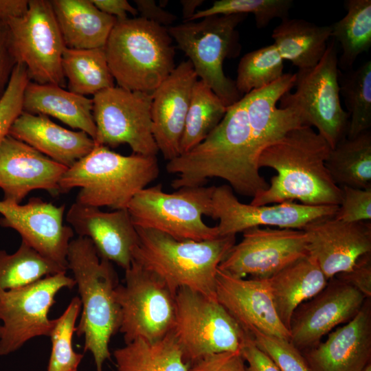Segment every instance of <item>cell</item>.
<instances>
[{
    "label": "cell",
    "mask_w": 371,
    "mask_h": 371,
    "mask_svg": "<svg viewBox=\"0 0 371 371\" xmlns=\"http://www.w3.org/2000/svg\"><path fill=\"white\" fill-rule=\"evenodd\" d=\"M80 310V298L74 297L61 315L54 319L49 335L52 349L47 371H78L84 355L75 352L72 338Z\"/></svg>",
    "instance_id": "38"
},
{
    "label": "cell",
    "mask_w": 371,
    "mask_h": 371,
    "mask_svg": "<svg viewBox=\"0 0 371 371\" xmlns=\"http://www.w3.org/2000/svg\"><path fill=\"white\" fill-rule=\"evenodd\" d=\"M367 299L344 280L337 277L330 279L321 292L293 313L289 341L301 352L314 347L335 327L353 319Z\"/></svg>",
    "instance_id": "18"
},
{
    "label": "cell",
    "mask_w": 371,
    "mask_h": 371,
    "mask_svg": "<svg viewBox=\"0 0 371 371\" xmlns=\"http://www.w3.org/2000/svg\"><path fill=\"white\" fill-rule=\"evenodd\" d=\"M8 135L68 168L95 146L94 140L83 131L67 129L48 116L24 111L12 125Z\"/></svg>",
    "instance_id": "25"
},
{
    "label": "cell",
    "mask_w": 371,
    "mask_h": 371,
    "mask_svg": "<svg viewBox=\"0 0 371 371\" xmlns=\"http://www.w3.org/2000/svg\"><path fill=\"white\" fill-rule=\"evenodd\" d=\"M331 148L311 126L293 128L265 148L259 168L268 167L277 175L269 188L252 198L253 205L298 201L308 205H339L341 188L332 179L325 165Z\"/></svg>",
    "instance_id": "2"
},
{
    "label": "cell",
    "mask_w": 371,
    "mask_h": 371,
    "mask_svg": "<svg viewBox=\"0 0 371 371\" xmlns=\"http://www.w3.org/2000/svg\"><path fill=\"white\" fill-rule=\"evenodd\" d=\"M259 170L244 95L227 108L220 123L201 142L166 164L167 172L177 175L171 183L175 190L203 186L208 179L217 177L238 194L252 198L269 185Z\"/></svg>",
    "instance_id": "1"
},
{
    "label": "cell",
    "mask_w": 371,
    "mask_h": 371,
    "mask_svg": "<svg viewBox=\"0 0 371 371\" xmlns=\"http://www.w3.org/2000/svg\"><path fill=\"white\" fill-rule=\"evenodd\" d=\"M118 87L153 93L175 68L167 28L141 17L117 20L104 46Z\"/></svg>",
    "instance_id": "6"
},
{
    "label": "cell",
    "mask_w": 371,
    "mask_h": 371,
    "mask_svg": "<svg viewBox=\"0 0 371 371\" xmlns=\"http://www.w3.org/2000/svg\"><path fill=\"white\" fill-rule=\"evenodd\" d=\"M247 14L214 15L197 22L173 25L167 30L178 48L188 57L199 80L203 81L227 108L243 97L235 81L227 77L223 64L239 56L238 25Z\"/></svg>",
    "instance_id": "7"
},
{
    "label": "cell",
    "mask_w": 371,
    "mask_h": 371,
    "mask_svg": "<svg viewBox=\"0 0 371 371\" xmlns=\"http://www.w3.org/2000/svg\"><path fill=\"white\" fill-rule=\"evenodd\" d=\"M340 188L342 190V199L335 218L348 223L370 221L371 188Z\"/></svg>",
    "instance_id": "42"
},
{
    "label": "cell",
    "mask_w": 371,
    "mask_h": 371,
    "mask_svg": "<svg viewBox=\"0 0 371 371\" xmlns=\"http://www.w3.org/2000/svg\"><path fill=\"white\" fill-rule=\"evenodd\" d=\"M66 271L22 241L13 254L0 249V291L25 286L45 276Z\"/></svg>",
    "instance_id": "35"
},
{
    "label": "cell",
    "mask_w": 371,
    "mask_h": 371,
    "mask_svg": "<svg viewBox=\"0 0 371 371\" xmlns=\"http://www.w3.org/2000/svg\"><path fill=\"white\" fill-rule=\"evenodd\" d=\"M215 186L185 187L168 193L161 184L145 188L129 202L127 210L136 227L164 233L175 239L202 241L218 237L207 225Z\"/></svg>",
    "instance_id": "8"
},
{
    "label": "cell",
    "mask_w": 371,
    "mask_h": 371,
    "mask_svg": "<svg viewBox=\"0 0 371 371\" xmlns=\"http://www.w3.org/2000/svg\"><path fill=\"white\" fill-rule=\"evenodd\" d=\"M268 280L274 308L288 330L297 308L321 292L328 282L315 260L308 254Z\"/></svg>",
    "instance_id": "28"
},
{
    "label": "cell",
    "mask_w": 371,
    "mask_h": 371,
    "mask_svg": "<svg viewBox=\"0 0 371 371\" xmlns=\"http://www.w3.org/2000/svg\"><path fill=\"white\" fill-rule=\"evenodd\" d=\"M115 297L120 308L119 332L125 344L137 339L155 341L173 328L175 295L159 276L132 260L125 270L124 284H118Z\"/></svg>",
    "instance_id": "11"
},
{
    "label": "cell",
    "mask_w": 371,
    "mask_h": 371,
    "mask_svg": "<svg viewBox=\"0 0 371 371\" xmlns=\"http://www.w3.org/2000/svg\"><path fill=\"white\" fill-rule=\"evenodd\" d=\"M75 286L73 278L60 272L25 286L0 291V356L16 351L34 337H49L54 319L48 314L55 297L61 289Z\"/></svg>",
    "instance_id": "14"
},
{
    "label": "cell",
    "mask_w": 371,
    "mask_h": 371,
    "mask_svg": "<svg viewBox=\"0 0 371 371\" xmlns=\"http://www.w3.org/2000/svg\"><path fill=\"white\" fill-rule=\"evenodd\" d=\"M217 301L243 330L290 339V334L274 308L268 279L245 280L218 269L216 284Z\"/></svg>",
    "instance_id": "21"
},
{
    "label": "cell",
    "mask_w": 371,
    "mask_h": 371,
    "mask_svg": "<svg viewBox=\"0 0 371 371\" xmlns=\"http://www.w3.org/2000/svg\"><path fill=\"white\" fill-rule=\"evenodd\" d=\"M125 344L113 353L117 371H188L171 332L157 341L137 339Z\"/></svg>",
    "instance_id": "30"
},
{
    "label": "cell",
    "mask_w": 371,
    "mask_h": 371,
    "mask_svg": "<svg viewBox=\"0 0 371 371\" xmlns=\"http://www.w3.org/2000/svg\"><path fill=\"white\" fill-rule=\"evenodd\" d=\"M338 205H308L286 201L273 205L241 203L228 185L215 186L210 216L219 221L218 236H232L257 227L302 229L317 219L335 216Z\"/></svg>",
    "instance_id": "16"
},
{
    "label": "cell",
    "mask_w": 371,
    "mask_h": 371,
    "mask_svg": "<svg viewBox=\"0 0 371 371\" xmlns=\"http://www.w3.org/2000/svg\"><path fill=\"white\" fill-rule=\"evenodd\" d=\"M159 175L157 156L122 155L95 145L83 158L67 169L59 187L60 193L80 190L76 202L114 210L127 209L133 196Z\"/></svg>",
    "instance_id": "5"
},
{
    "label": "cell",
    "mask_w": 371,
    "mask_h": 371,
    "mask_svg": "<svg viewBox=\"0 0 371 371\" xmlns=\"http://www.w3.org/2000/svg\"><path fill=\"white\" fill-rule=\"evenodd\" d=\"M12 53L30 80L65 87L62 56L66 47L50 1L30 0L25 13L6 21Z\"/></svg>",
    "instance_id": "12"
},
{
    "label": "cell",
    "mask_w": 371,
    "mask_h": 371,
    "mask_svg": "<svg viewBox=\"0 0 371 371\" xmlns=\"http://www.w3.org/2000/svg\"><path fill=\"white\" fill-rule=\"evenodd\" d=\"M136 9L141 18L153 22L168 28L173 25L177 16L160 5L153 0H135Z\"/></svg>",
    "instance_id": "47"
},
{
    "label": "cell",
    "mask_w": 371,
    "mask_h": 371,
    "mask_svg": "<svg viewBox=\"0 0 371 371\" xmlns=\"http://www.w3.org/2000/svg\"><path fill=\"white\" fill-rule=\"evenodd\" d=\"M339 72L333 38L316 65L295 74V92L287 91L279 100L280 108L300 109L306 125L314 126L331 148L346 137L349 124V115L341 105Z\"/></svg>",
    "instance_id": "10"
},
{
    "label": "cell",
    "mask_w": 371,
    "mask_h": 371,
    "mask_svg": "<svg viewBox=\"0 0 371 371\" xmlns=\"http://www.w3.org/2000/svg\"><path fill=\"white\" fill-rule=\"evenodd\" d=\"M95 6L100 11L117 20L128 18V13L133 16L138 14L136 8L133 7L126 0H91Z\"/></svg>",
    "instance_id": "48"
},
{
    "label": "cell",
    "mask_w": 371,
    "mask_h": 371,
    "mask_svg": "<svg viewBox=\"0 0 371 371\" xmlns=\"http://www.w3.org/2000/svg\"><path fill=\"white\" fill-rule=\"evenodd\" d=\"M331 25H317L302 19H282L273 30L271 37L283 60L300 69L316 65L324 55Z\"/></svg>",
    "instance_id": "29"
},
{
    "label": "cell",
    "mask_w": 371,
    "mask_h": 371,
    "mask_svg": "<svg viewBox=\"0 0 371 371\" xmlns=\"http://www.w3.org/2000/svg\"><path fill=\"white\" fill-rule=\"evenodd\" d=\"M1 322H0V335H1Z\"/></svg>",
    "instance_id": "52"
},
{
    "label": "cell",
    "mask_w": 371,
    "mask_h": 371,
    "mask_svg": "<svg viewBox=\"0 0 371 371\" xmlns=\"http://www.w3.org/2000/svg\"><path fill=\"white\" fill-rule=\"evenodd\" d=\"M368 298L350 321L324 341L302 352L309 371H363L371 363V305Z\"/></svg>",
    "instance_id": "24"
},
{
    "label": "cell",
    "mask_w": 371,
    "mask_h": 371,
    "mask_svg": "<svg viewBox=\"0 0 371 371\" xmlns=\"http://www.w3.org/2000/svg\"><path fill=\"white\" fill-rule=\"evenodd\" d=\"M67 262L81 302L76 334L84 337V352L92 354L96 371H103L105 361L111 358L110 340L120 326V308L115 297L117 276L112 262L100 258L87 237L71 240Z\"/></svg>",
    "instance_id": "3"
},
{
    "label": "cell",
    "mask_w": 371,
    "mask_h": 371,
    "mask_svg": "<svg viewBox=\"0 0 371 371\" xmlns=\"http://www.w3.org/2000/svg\"><path fill=\"white\" fill-rule=\"evenodd\" d=\"M243 233L242 240L234 244L218 266L234 277L269 279L308 255L302 229L257 227Z\"/></svg>",
    "instance_id": "15"
},
{
    "label": "cell",
    "mask_w": 371,
    "mask_h": 371,
    "mask_svg": "<svg viewBox=\"0 0 371 371\" xmlns=\"http://www.w3.org/2000/svg\"><path fill=\"white\" fill-rule=\"evenodd\" d=\"M247 333L281 371H309L302 352L289 340L268 335L256 330Z\"/></svg>",
    "instance_id": "41"
},
{
    "label": "cell",
    "mask_w": 371,
    "mask_h": 371,
    "mask_svg": "<svg viewBox=\"0 0 371 371\" xmlns=\"http://www.w3.org/2000/svg\"><path fill=\"white\" fill-rule=\"evenodd\" d=\"M203 0H182L183 22L188 21L196 12V8L203 3Z\"/></svg>",
    "instance_id": "50"
},
{
    "label": "cell",
    "mask_w": 371,
    "mask_h": 371,
    "mask_svg": "<svg viewBox=\"0 0 371 371\" xmlns=\"http://www.w3.org/2000/svg\"><path fill=\"white\" fill-rule=\"evenodd\" d=\"M227 108L201 80L192 88L179 153H185L201 142L220 123Z\"/></svg>",
    "instance_id": "34"
},
{
    "label": "cell",
    "mask_w": 371,
    "mask_h": 371,
    "mask_svg": "<svg viewBox=\"0 0 371 371\" xmlns=\"http://www.w3.org/2000/svg\"><path fill=\"white\" fill-rule=\"evenodd\" d=\"M198 76L189 60L175 67L169 76L153 92L151 120L153 137L165 159L180 154L192 88Z\"/></svg>",
    "instance_id": "23"
},
{
    "label": "cell",
    "mask_w": 371,
    "mask_h": 371,
    "mask_svg": "<svg viewBox=\"0 0 371 371\" xmlns=\"http://www.w3.org/2000/svg\"><path fill=\"white\" fill-rule=\"evenodd\" d=\"M292 0H218L212 6L196 11L188 21L214 15L253 14L256 27H267L275 18H288ZM187 22V21H186Z\"/></svg>",
    "instance_id": "39"
},
{
    "label": "cell",
    "mask_w": 371,
    "mask_h": 371,
    "mask_svg": "<svg viewBox=\"0 0 371 371\" xmlns=\"http://www.w3.org/2000/svg\"><path fill=\"white\" fill-rule=\"evenodd\" d=\"M16 64L10 46L7 23L5 21L0 20V100Z\"/></svg>",
    "instance_id": "46"
},
{
    "label": "cell",
    "mask_w": 371,
    "mask_h": 371,
    "mask_svg": "<svg viewBox=\"0 0 371 371\" xmlns=\"http://www.w3.org/2000/svg\"><path fill=\"white\" fill-rule=\"evenodd\" d=\"M67 168L10 135L0 144V188L3 200L21 203L36 190L57 195L60 193V180Z\"/></svg>",
    "instance_id": "20"
},
{
    "label": "cell",
    "mask_w": 371,
    "mask_h": 371,
    "mask_svg": "<svg viewBox=\"0 0 371 371\" xmlns=\"http://www.w3.org/2000/svg\"><path fill=\"white\" fill-rule=\"evenodd\" d=\"M302 230L308 254L313 258L329 280L350 271L358 259L371 253V223L344 222L335 216L308 223Z\"/></svg>",
    "instance_id": "19"
},
{
    "label": "cell",
    "mask_w": 371,
    "mask_h": 371,
    "mask_svg": "<svg viewBox=\"0 0 371 371\" xmlns=\"http://www.w3.org/2000/svg\"><path fill=\"white\" fill-rule=\"evenodd\" d=\"M51 5L67 48L104 47L117 19L97 8L91 0H52Z\"/></svg>",
    "instance_id": "26"
},
{
    "label": "cell",
    "mask_w": 371,
    "mask_h": 371,
    "mask_svg": "<svg viewBox=\"0 0 371 371\" xmlns=\"http://www.w3.org/2000/svg\"><path fill=\"white\" fill-rule=\"evenodd\" d=\"M333 181L339 187L371 188V131L346 137L331 148L325 161Z\"/></svg>",
    "instance_id": "31"
},
{
    "label": "cell",
    "mask_w": 371,
    "mask_h": 371,
    "mask_svg": "<svg viewBox=\"0 0 371 371\" xmlns=\"http://www.w3.org/2000/svg\"><path fill=\"white\" fill-rule=\"evenodd\" d=\"M363 371H371V363L369 364Z\"/></svg>",
    "instance_id": "51"
},
{
    "label": "cell",
    "mask_w": 371,
    "mask_h": 371,
    "mask_svg": "<svg viewBox=\"0 0 371 371\" xmlns=\"http://www.w3.org/2000/svg\"><path fill=\"white\" fill-rule=\"evenodd\" d=\"M66 220L78 236L93 243L99 256L126 270L139 236L127 209L103 212L99 207L74 203Z\"/></svg>",
    "instance_id": "22"
},
{
    "label": "cell",
    "mask_w": 371,
    "mask_h": 371,
    "mask_svg": "<svg viewBox=\"0 0 371 371\" xmlns=\"http://www.w3.org/2000/svg\"><path fill=\"white\" fill-rule=\"evenodd\" d=\"M338 81L349 115L346 137L352 138L371 127V61L345 73L339 71Z\"/></svg>",
    "instance_id": "36"
},
{
    "label": "cell",
    "mask_w": 371,
    "mask_h": 371,
    "mask_svg": "<svg viewBox=\"0 0 371 371\" xmlns=\"http://www.w3.org/2000/svg\"><path fill=\"white\" fill-rule=\"evenodd\" d=\"M344 5L346 14L330 25L331 37L342 49L338 68L348 71L371 47V1L346 0Z\"/></svg>",
    "instance_id": "33"
},
{
    "label": "cell",
    "mask_w": 371,
    "mask_h": 371,
    "mask_svg": "<svg viewBox=\"0 0 371 371\" xmlns=\"http://www.w3.org/2000/svg\"><path fill=\"white\" fill-rule=\"evenodd\" d=\"M240 352L247 363V371H281L273 361L256 346L248 333L242 344Z\"/></svg>",
    "instance_id": "45"
},
{
    "label": "cell",
    "mask_w": 371,
    "mask_h": 371,
    "mask_svg": "<svg viewBox=\"0 0 371 371\" xmlns=\"http://www.w3.org/2000/svg\"><path fill=\"white\" fill-rule=\"evenodd\" d=\"M62 69L69 91L79 95H93L115 86L104 47L89 49L65 47Z\"/></svg>",
    "instance_id": "32"
},
{
    "label": "cell",
    "mask_w": 371,
    "mask_h": 371,
    "mask_svg": "<svg viewBox=\"0 0 371 371\" xmlns=\"http://www.w3.org/2000/svg\"><path fill=\"white\" fill-rule=\"evenodd\" d=\"M65 205L32 197L25 204L0 201V225L16 231L41 256L67 269V255L74 231L64 224Z\"/></svg>",
    "instance_id": "17"
},
{
    "label": "cell",
    "mask_w": 371,
    "mask_h": 371,
    "mask_svg": "<svg viewBox=\"0 0 371 371\" xmlns=\"http://www.w3.org/2000/svg\"><path fill=\"white\" fill-rule=\"evenodd\" d=\"M283 60L273 43L245 54L234 80L239 93L244 95L280 79L284 75Z\"/></svg>",
    "instance_id": "37"
},
{
    "label": "cell",
    "mask_w": 371,
    "mask_h": 371,
    "mask_svg": "<svg viewBox=\"0 0 371 371\" xmlns=\"http://www.w3.org/2000/svg\"><path fill=\"white\" fill-rule=\"evenodd\" d=\"M240 351L205 356L189 364L188 371H247Z\"/></svg>",
    "instance_id": "43"
},
{
    "label": "cell",
    "mask_w": 371,
    "mask_h": 371,
    "mask_svg": "<svg viewBox=\"0 0 371 371\" xmlns=\"http://www.w3.org/2000/svg\"><path fill=\"white\" fill-rule=\"evenodd\" d=\"M335 277L354 286L367 298L371 296V253L361 256L353 267Z\"/></svg>",
    "instance_id": "44"
},
{
    "label": "cell",
    "mask_w": 371,
    "mask_h": 371,
    "mask_svg": "<svg viewBox=\"0 0 371 371\" xmlns=\"http://www.w3.org/2000/svg\"><path fill=\"white\" fill-rule=\"evenodd\" d=\"M23 111L54 117L73 129L86 133L93 140L95 137L92 98L63 87L30 81L24 91Z\"/></svg>",
    "instance_id": "27"
},
{
    "label": "cell",
    "mask_w": 371,
    "mask_h": 371,
    "mask_svg": "<svg viewBox=\"0 0 371 371\" xmlns=\"http://www.w3.org/2000/svg\"><path fill=\"white\" fill-rule=\"evenodd\" d=\"M171 333L186 363L205 356L240 351L247 332L215 298L188 288L175 294Z\"/></svg>",
    "instance_id": "9"
},
{
    "label": "cell",
    "mask_w": 371,
    "mask_h": 371,
    "mask_svg": "<svg viewBox=\"0 0 371 371\" xmlns=\"http://www.w3.org/2000/svg\"><path fill=\"white\" fill-rule=\"evenodd\" d=\"M30 81L26 67L17 63L0 100V144L8 135L12 125L23 112L24 91Z\"/></svg>",
    "instance_id": "40"
},
{
    "label": "cell",
    "mask_w": 371,
    "mask_h": 371,
    "mask_svg": "<svg viewBox=\"0 0 371 371\" xmlns=\"http://www.w3.org/2000/svg\"><path fill=\"white\" fill-rule=\"evenodd\" d=\"M153 93L120 87L102 90L93 100L95 145L115 148L128 144L134 154L157 156L151 120Z\"/></svg>",
    "instance_id": "13"
},
{
    "label": "cell",
    "mask_w": 371,
    "mask_h": 371,
    "mask_svg": "<svg viewBox=\"0 0 371 371\" xmlns=\"http://www.w3.org/2000/svg\"><path fill=\"white\" fill-rule=\"evenodd\" d=\"M139 240L133 260L159 276L175 295L188 288L216 297L218 266L236 243V236L195 241L175 239L164 233L136 227Z\"/></svg>",
    "instance_id": "4"
},
{
    "label": "cell",
    "mask_w": 371,
    "mask_h": 371,
    "mask_svg": "<svg viewBox=\"0 0 371 371\" xmlns=\"http://www.w3.org/2000/svg\"><path fill=\"white\" fill-rule=\"evenodd\" d=\"M27 0H0V20H7L23 15L27 10Z\"/></svg>",
    "instance_id": "49"
}]
</instances>
